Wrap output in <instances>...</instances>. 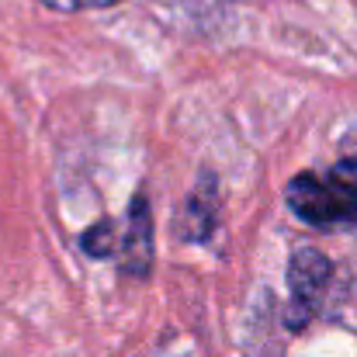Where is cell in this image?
Segmentation results:
<instances>
[{
    "label": "cell",
    "instance_id": "6da1fadb",
    "mask_svg": "<svg viewBox=\"0 0 357 357\" xmlns=\"http://www.w3.org/2000/svg\"><path fill=\"white\" fill-rule=\"evenodd\" d=\"M284 202L312 229H347L357 222V170L351 163L326 174L302 170L288 181Z\"/></svg>",
    "mask_w": 357,
    "mask_h": 357
},
{
    "label": "cell",
    "instance_id": "7a4b0ae2",
    "mask_svg": "<svg viewBox=\"0 0 357 357\" xmlns=\"http://www.w3.org/2000/svg\"><path fill=\"white\" fill-rule=\"evenodd\" d=\"M333 264L316 250V246H298L288 264V309H284V326L302 330L316 319L323 295L330 288Z\"/></svg>",
    "mask_w": 357,
    "mask_h": 357
},
{
    "label": "cell",
    "instance_id": "3957f363",
    "mask_svg": "<svg viewBox=\"0 0 357 357\" xmlns=\"http://www.w3.org/2000/svg\"><path fill=\"white\" fill-rule=\"evenodd\" d=\"M119 271L125 278H149V271H153V212H149L146 191L132 195L128 219L121 226Z\"/></svg>",
    "mask_w": 357,
    "mask_h": 357
},
{
    "label": "cell",
    "instance_id": "277c9868",
    "mask_svg": "<svg viewBox=\"0 0 357 357\" xmlns=\"http://www.w3.org/2000/svg\"><path fill=\"white\" fill-rule=\"evenodd\" d=\"M219 226V195H215V177L205 174L202 188L191 191L184 219H181V236L184 239H208Z\"/></svg>",
    "mask_w": 357,
    "mask_h": 357
},
{
    "label": "cell",
    "instance_id": "5b68a950",
    "mask_svg": "<svg viewBox=\"0 0 357 357\" xmlns=\"http://www.w3.org/2000/svg\"><path fill=\"white\" fill-rule=\"evenodd\" d=\"M119 243H121V226H115L112 219H101L98 226H91V229L80 236L84 253H87V257H94V260L119 257Z\"/></svg>",
    "mask_w": 357,
    "mask_h": 357
},
{
    "label": "cell",
    "instance_id": "8992f818",
    "mask_svg": "<svg viewBox=\"0 0 357 357\" xmlns=\"http://www.w3.org/2000/svg\"><path fill=\"white\" fill-rule=\"evenodd\" d=\"M52 10H84V7H112L119 0H42Z\"/></svg>",
    "mask_w": 357,
    "mask_h": 357
}]
</instances>
